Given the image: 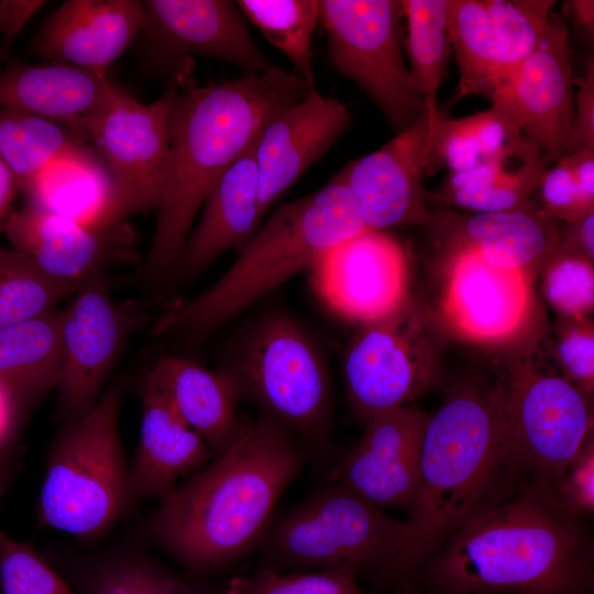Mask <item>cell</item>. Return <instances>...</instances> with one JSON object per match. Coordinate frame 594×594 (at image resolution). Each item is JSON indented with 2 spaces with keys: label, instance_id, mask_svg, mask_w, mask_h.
<instances>
[{
  "label": "cell",
  "instance_id": "obj_1",
  "mask_svg": "<svg viewBox=\"0 0 594 594\" xmlns=\"http://www.w3.org/2000/svg\"><path fill=\"white\" fill-rule=\"evenodd\" d=\"M530 479L494 382L459 385L429 415L419 490L380 590L408 587L454 534L507 501Z\"/></svg>",
  "mask_w": 594,
  "mask_h": 594
},
{
  "label": "cell",
  "instance_id": "obj_2",
  "mask_svg": "<svg viewBox=\"0 0 594 594\" xmlns=\"http://www.w3.org/2000/svg\"><path fill=\"white\" fill-rule=\"evenodd\" d=\"M310 459L267 415L243 418L235 443L163 498L145 534L187 573L206 579L256 550L277 499Z\"/></svg>",
  "mask_w": 594,
  "mask_h": 594
},
{
  "label": "cell",
  "instance_id": "obj_3",
  "mask_svg": "<svg viewBox=\"0 0 594 594\" xmlns=\"http://www.w3.org/2000/svg\"><path fill=\"white\" fill-rule=\"evenodd\" d=\"M588 519L530 479L454 534L408 587L437 594H593Z\"/></svg>",
  "mask_w": 594,
  "mask_h": 594
},
{
  "label": "cell",
  "instance_id": "obj_4",
  "mask_svg": "<svg viewBox=\"0 0 594 594\" xmlns=\"http://www.w3.org/2000/svg\"><path fill=\"white\" fill-rule=\"evenodd\" d=\"M310 88L278 65L256 75L176 89L168 114L169 167L144 284L174 280L183 248L208 194L265 122Z\"/></svg>",
  "mask_w": 594,
  "mask_h": 594
},
{
  "label": "cell",
  "instance_id": "obj_5",
  "mask_svg": "<svg viewBox=\"0 0 594 594\" xmlns=\"http://www.w3.org/2000/svg\"><path fill=\"white\" fill-rule=\"evenodd\" d=\"M369 230L338 173L320 189L278 207L228 271L198 296L167 309L153 334L207 336L285 280L310 272L339 243Z\"/></svg>",
  "mask_w": 594,
  "mask_h": 594
},
{
  "label": "cell",
  "instance_id": "obj_6",
  "mask_svg": "<svg viewBox=\"0 0 594 594\" xmlns=\"http://www.w3.org/2000/svg\"><path fill=\"white\" fill-rule=\"evenodd\" d=\"M405 532L336 480L274 513L256 547V570H340L371 579L380 590Z\"/></svg>",
  "mask_w": 594,
  "mask_h": 594
},
{
  "label": "cell",
  "instance_id": "obj_7",
  "mask_svg": "<svg viewBox=\"0 0 594 594\" xmlns=\"http://www.w3.org/2000/svg\"><path fill=\"white\" fill-rule=\"evenodd\" d=\"M121 387L113 385L54 441L38 502L42 526L94 539L135 502L119 433Z\"/></svg>",
  "mask_w": 594,
  "mask_h": 594
},
{
  "label": "cell",
  "instance_id": "obj_8",
  "mask_svg": "<svg viewBox=\"0 0 594 594\" xmlns=\"http://www.w3.org/2000/svg\"><path fill=\"white\" fill-rule=\"evenodd\" d=\"M221 370L240 398L285 427L311 459L330 460L331 380L314 343L294 320L286 316L267 319L240 360Z\"/></svg>",
  "mask_w": 594,
  "mask_h": 594
},
{
  "label": "cell",
  "instance_id": "obj_9",
  "mask_svg": "<svg viewBox=\"0 0 594 594\" xmlns=\"http://www.w3.org/2000/svg\"><path fill=\"white\" fill-rule=\"evenodd\" d=\"M550 351L524 352L494 381L512 440L530 476L557 496L561 479L593 433L590 395L561 372Z\"/></svg>",
  "mask_w": 594,
  "mask_h": 594
},
{
  "label": "cell",
  "instance_id": "obj_10",
  "mask_svg": "<svg viewBox=\"0 0 594 594\" xmlns=\"http://www.w3.org/2000/svg\"><path fill=\"white\" fill-rule=\"evenodd\" d=\"M444 345L440 317L411 296L388 317L361 326L343 361L352 413L365 424L380 413L413 405L436 383Z\"/></svg>",
  "mask_w": 594,
  "mask_h": 594
},
{
  "label": "cell",
  "instance_id": "obj_11",
  "mask_svg": "<svg viewBox=\"0 0 594 594\" xmlns=\"http://www.w3.org/2000/svg\"><path fill=\"white\" fill-rule=\"evenodd\" d=\"M329 59L382 111L395 134L426 109L405 64L403 12L395 0H318Z\"/></svg>",
  "mask_w": 594,
  "mask_h": 594
},
{
  "label": "cell",
  "instance_id": "obj_12",
  "mask_svg": "<svg viewBox=\"0 0 594 594\" xmlns=\"http://www.w3.org/2000/svg\"><path fill=\"white\" fill-rule=\"evenodd\" d=\"M146 24L142 32V63L168 86L197 85L193 57L233 64L243 76L266 73L277 65L253 41L235 1H142Z\"/></svg>",
  "mask_w": 594,
  "mask_h": 594
},
{
  "label": "cell",
  "instance_id": "obj_13",
  "mask_svg": "<svg viewBox=\"0 0 594 594\" xmlns=\"http://www.w3.org/2000/svg\"><path fill=\"white\" fill-rule=\"evenodd\" d=\"M176 89L169 85L158 99L142 103L113 85L105 105L85 124L94 150L110 170L119 224L160 207L169 167L168 114Z\"/></svg>",
  "mask_w": 594,
  "mask_h": 594
},
{
  "label": "cell",
  "instance_id": "obj_14",
  "mask_svg": "<svg viewBox=\"0 0 594 594\" xmlns=\"http://www.w3.org/2000/svg\"><path fill=\"white\" fill-rule=\"evenodd\" d=\"M58 416L66 422L88 411L129 334L140 323L135 304H118L105 273L87 278L63 308Z\"/></svg>",
  "mask_w": 594,
  "mask_h": 594
},
{
  "label": "cell",
  "instance_id": "obj_15",
  "mask_svg": "<svg viewBox=\"0 0 594 594\" xmlns=\"http://www.w3.org/2000/svg\"><path fill=\"white\" fill-rule=\"evenodd\" d=\"M410 267L403 243L369 230L329 250L310 271L319 298L360 327L382 320L410 298Z\"/></svg>",
  "mask_w": 594,
  "mask_h": 594
},
{
  "label": "cell",
  "instance_id": "obj_16",
  "mask_svg": "<svg viewBox=\"0 0 594 594\" xmlns=\"http://www.w3.org/2000/svg\"><path fill=\"white\" fill-rule=\"evenodd\" d=\"M441 298V321L476 343H502L526 326L532 305L531 274L488 262L453 240Z\"/></svg>",
  "mask_w": 594,
  "mask_h": 594
},
{
  "label": "cell",
  "instance_id": "obj_17",
  "mask_svg": "<svg viewBox=\"0 0 594 594\" xmlns=\"http://www.w3.org/2000/svg\"><path fill=\"white\" fill-rule=\"evenodd\" d=\"M439 114L426 107L407 129L339 172L370 229L433 224L424 175L432 121Z\"/></svg>",
  "mask_w": 594,
  "mask_h": 594
},
{
  "label": "cell",
  "instance_id": "obj_18",
  "mask_svg": "<svg viewBox=\"0 0 594 594\" xmlns=\"http://www.w3.org/2000/svg\"><path fill=\"white\" fill-rule=\"evenodd\" d=\"M429 415L409 405L369 419L332 480L375 507L410 510L419 490L421 447Z\"/></svg>",
  "mask_w": 594,
  "mask_h": 594
},
{
  "label": "cell",
  "instance_id": "obj_19",
  "mask_svg": "<svg viewBox=\"0 0 594 594\" xmlns=\"http://www.w3.org/2000/svg\"><path fill=\"white\" fill-rule=\"evenodd\" d=\"M340 100L310 89L300 100L273 114L254 141L258 204L264 216L351 127Z\"/></svg>",
  "mask_w": 594,
  "mask_h": 594
},
{
  "label": "cell",
  "instance_id": "obj_20",
  "mask_svg": "<svg viewBox=\"0 0 594 594\" xmlns=\"http://www.w3.org/2000/svg\"><path fill=\"white\" fill-rule=\"evenodd\" d=\"M568 38L565 23L551 14L535 51L506 86L494 90L508 98L524 136L550 161L566 155L573 122L575 96Z\"/></svg>",
  "mask_w": 594,
  "mask_h": 594
},
{
  "label": "cell",
  "instance_id": "obj_21",
  "mask_svg": "<svg viewBox=\"0 0 594 594\" xmlns=\"http://www.w3.org/2000/svg\"><path fill=\"white\" fill-rule=\"evenodd\" d=\"M123 226L97 231L25 205L10 213L2 233L48 276L84 283L107 266L129 261L130 233Z\"/></svg>",
  "mask_w": 594,
  "mask_h": 594
},
{
  "label": "cell",
  "instance_id": "obj_22",
  "mask_svg": "<svg viewBox=\"0 0 594 594\" xmlns=\"http://www.w3.org/2000/svg\"><path fill=\"white\" fill-rule=\"evenodd\" d=\"M145 24L142 1L70 0L44 20L30 51L47 62L106 72Z\"/></svg>",
  "mask_w": 594,
  "mask_h": 594
},
{
  "label": "cell",
  "instance_id": "obj_23",
  "mask_svg": "<svg viewBox=\"0 0 594 594\" xmlns=\"http://www.w3.org/2000/svg\"><path fill=\"white\" fill-rule=\"evenodd\" d=\"M262 219L253 142L208 194L183 248L173 283L189 284L223 253L243 250Z\"/></svg>",
  "mask_w": 594,
  "mask_h": 594
},
{
  "label": "cell",
  "instance_id": "obj_24",
  "mask_svg": "<svg viewBox=\"0 0 594 594\" xmlns=\"http://www.w3.org/2000/svg\"><path fill=\"white\" fill-rule=\"evenodd\" d=\"M147 378L205 440L215 459L235 443L243 424L238 413L241 398L222 370L211 371L189 358L162 354Z\"/></svg>",
  "mask_w": 594,
  "mask_h": 594
},
{
  "label": "cell",
  "instance_id": "obj_25",
  "mask_svg": "<svg viewBox=\"0 0 594 594\" xmlns=\"http://www.w3.org/2000/svg\"><path fill=\"white\" fill-rule=\"evenodd\" d=\"M112 87L106 72L9 59L0 72V109L35 113L85 130Z\"/></svg>",
  "mask_w": 594,
  "mask_h": 594
},
{
  "label": "cell",
  "instance_id": "obj_26",
  "mask_svg": "<svg viewBox=\"0 0 594 594\" xmlns=\"http://www.w3.org/2000/svg\"><path fill=\"white\" fill-rule=\"evenodd\" d=\"M140 441L130 466L134 501L158 497L177 488V481L210 461L205 440L187 426L146 377L141 389Z\"/></svg>",
  "mask_w": 594,
  "mask_h": 594
},
{
  "label": "cell",
  "instance_id": "obj_27",
  "mask_svg": "<svg viewBox=\"0 0 594 594\" xmlns=\"http://www.w3.org/2000/svg\"><path fill=\"white\" fill-rule=\"evenodd\" d=\"M26 205L72 219L89 229L120 227L114 216L110 170L87 144L76 146L45 165L22 189Z\"/></svg>",
  "mask_w": 594,
  "mask_h": 594
},
{
  "label": "cell",
  "instance_id": "obj_28",
  "mask_svg": "<svg viewBox=\"0 0 594 594\" xmlns=\"http://www.w3.org/2000/svg\"><path fill=\"white\" fill-rule=\"evenodd\" d=\"M551 162L526 136L512 150L473 169L449 173L427 200L471 213L513 211L527 207Z\"/></svg>",
  "mask_w": 594,
  "mask_h": 594
},
{
  "label": "cell",
  "instance_id": "obj_29",
  "mask_svg": "<svg viewBox=\"0 0 594 594\" xmlns=\"http://www.w3.org/2000/svg\"><path fill=\"white\" fill-rule=\"evenodd\" d=\"M560 234L556 219L532 200L518 210L463 217L452 239L475 248L492 264L531 274L557 249Z\"/></svg>",
  "mask_w": 594,
  "mask_h": 594
},
{
  "label": "cell",
  "instance_id": "obj_30",
  "mask_svg": "<svg viewBox=\"0 0 594 594\" xmlns=\"http://www.w3.org/2000/svg\"><path fill=\"white\" fill-rule=\"evenodd\" d=\"M59 572L78 594H220L206 579L130 549L74 557Z\"/></svg>",
  "mask_w": 594,
  "mask_h": 594
},
{
  "label": "cell",
  "instance_id": "obj_31",
  "mask_svg": "<svg viewBox=\"0 0 594 594\" xmlns=\"http://www.w3.org/2000/svg\"><path fill=\"white\" fill-rule=\"evenodd\" d=\"M64 309L0 330V380L32 406L58 387Z\"/></svg>",
  "mask_w": 594,
  "mask_h": 594
},
{
  "label": "cell",
  "instance_id": "obj_32",
  "mask_svg": "<svg viewBox=\"0 0 594 594\" xmlns=\"http://www.w3.org/2000/svg\"><path fill=\"white\" fill-rule=\"evenodd\" d=\"M519 140L515 121L495 105L460 119L439 114L432 121L425 172L435 173L443 164L450 173L473 169L509 151Z\"/></svg>",
  "mask_w": 594,
  "mask_h": 594
},
{
  "label": "cell",
  "instance_id": "obj_33",
  "mask_svg": "<svg viewBox=\"0 0 594 594\" xmlns=\"http://www.w3.org/2000/svg\"><path fill=\"white\" fill-rule=\"evenodd\" d=\"M88 140L85 130L72 124L0 109V157L12 170L20 190L55 157Z\"/></svg>",
  "mask_w": 594,
  "mask_h": 594
},
{
  "label": "cell",
  "instance_id": "obj_34",
  "mask_svg": "<svg viewBox=\"0 0 594 594\" xmlns=\"http://www.w3.org/2000/svg\"><path fill=\"white\" fill-rule=\"evenodd\" d=\"M449 0L399 1L407 21L403 40L409 72L426 107L438 112L437 94L447 77L452 53L448 33Z\"/></svg>",
  "mask_w": 594,
  "mask_h": 594
},
{
  "label": "cell",
  "instance_id": "obj_35",
  "mask_svg": "<svg viewBox=\"0 0 594 594\" xmlns=\"http://www.w3.org/2000/svg\"><path fill=\"white\" fill-rule=\"evenodd\" d=\"M250 21L292 63L294 74L315 86L312 37L320 23L318 0H239Z\"/></svg>",
  "mask_w": 594,
  "mask_h": 594
},
{
  "label": "cell",
  "instance_id": "obj_36",
  "mask_svg": "<svg viewBox=\"0 0 594 594\" xmlns=\"http://www.w3.org/2000/svg\"><path fill=\"white\" fill-rule=\"evenodd\" d=\"M448 33L460 74L454 101L472 95L491 98L496 48L484 1L449 0Z\"/></svg>",
  "mask_w": 594,
  "mask_h": 594
},
{
  "label": "cell",
  "instance_id": "obj_37",
  "mask_svg": "<svg viewBox=\"0 0 594 594\" xmlns=\"http://www.w3.org/2000/svg\"><path fill=\"white\" fill-rule=\"evenodd\" d=\"M81 284L55 279L23 253L0 248V330L56 309Z\"/></svg>",
  "mask_w": 594,
  "mask_h": 594
},
{
  "label": "cell",
  "instance_id": "obj_38",
  "mask_svg": "<svg viewBox=\"0 0 594 594\" xmlns=\"http://www.w3.org/2000/svg\"><path fill=\"white\" fill-rule=\"evenodd\" d=\"M496 48L494 90L506 86L539 44L552 0H484ZM494 92V91H493Z\"/></svg>",
  "mask_w": 594,
  "mask_h": 594
},
{
  "label": "cell",
  "instance_id": "obj_39",
  "mask_svg": "<svg viewBox=\"0 0 594 594\" xmlns=\"http://www.w3.org/2000/svg\"><path fill=\"white\" fill-rule=\"evenodd\" d=\"M541 270L544 298L558 316L590 319L594 308L593 261L560 241Z\"/></svg>",
  "mask_w": 594,
  "mask_h": 594
},
{
  "label": "cell",
  "instance_id": "obj_40",
  "mask_svg": "<svg viewBox=\"0 0 594 594\" xmlns=\"http://www.w3.org/2000/svg\"><path fill=\"white\" fill-rule=\"evenodd\" d=\"M220 594H363L359 576L340 570H255L218 586Z\"/></svg>",
  "mask_w": 594,
  "mask_h": 594
},
{
  "label": "cell",
  "instance_id": "obj_41",
  "mask_svg": "<svg viewBox=\"0 0 594 594\" xmlns=\"http://www.w3.org/2000/svg\"><path fill=\"white\" fill-rule=\"evenodd\" d=\"M1 594H78L66 578L34 548L0 527Z\"/></svg>",
  "mask_w": 594,
  "mask_h": 594
},
{
  "label": "cell",
  "instance_id": "obj_42",
  "mask_svg": "<svg viewBox=\"0 0 594 594\" xmlns=\"http://www.w3.org/2000/svg\"><path fill=\"white\" fill-rule=\"evenodd\" d=\"M554 356L563 375L581 392L594 388V329L590 319L559 317Z\"/></svg>",
  "mask_w": 594,
  "mask_h": 594
},
{
  "label": "cell",
  "instance_id": "obj_43",
  "mask_svg": "<svg viewBox=\"0 0 594 594\" xmlns=\"http://www.w3.org/2000/svg\"><path fill=\"white\" fill-rule=\"evenodd\" d=\"M538 189L541 207L556 220L569 224L594 211V188L580 183L560 160L547 170Z\"/></svg>",
  "mask_w": 594,
  "mask_h": 594
},
{
  "label": "cell",
  "instance_id": "obj_44",
  "mask_svg": "<svg viewBox=\"0 0 594 594\" xmlns=\"http://www.w3.org/2000/svg\"><path fill=\"white\" fill-rule=\"evenodd\" d=\"M557 497L570 513L590 518L594 512V437H587L569 463Z\"/></svg>",
  "mask_w": 594,
  "mask_h": 594
},
{
  "label": "cell",
  "instance_id": "obj_45",
  "mask_svg": "<svg viewBox=\"0 0 594 594\" xmlns=\"http://www.w3.org/2000/svg\"><path fill=\"white\" fill-rule=\"evenodd\" d=\"M580 151H594V63L590 59L585 76L574 99L572 129L566 155Z\"/></svg>",
  "mask_w": 594,
  "mask_h": 594
},
{
  "label": "cell",
  "instance_id": "obj_46",
  "mask_svg": "<svg viewBox=\"0 0 594 594\" xmlns=\"http://www.w3.org/2000/svg\"><path fill=\"white\" fill-rule=\"evenodd\" d=\"M32 405L0 380V461L9 460Z\"/></svg>",
  "mask_w": 594,
  "mask_h": 594
},
{
  "label": "cell",
  "instance_id": "obj_47",
  "mask_svg": "<svg viewBox=\"0 0 594 594\" xmlns=\"http://www.w3.org/2000/svg\"><path fill=\"white\" fill-rule=\"evenodd\" d=\"M45 1L0 0V62H6L15 38Z\"/></svg>",
  "mask_w": 594,
  "mask_h": 594
},
{
  "label": "cell",
  "instance_id": "obj_48",
  "mask_svg": "<svg viewBox=\"0 0 594 594\" xmlns=\"http://www.w3.org/2000/svg\"><path fill=\"white\" fill-rule=\"evenodd\" d=\"M560 241L587 258H594V211L576 222L569 223Z\"/></svg>",
  "mask_w": 594,
  "mask_h": 594
},
{
  "label": "cell",
  "instance_id": "obj_49",
  "mask_svg": "<svg viewBox=\"0 0 594 594\" xmlns=\"http://www.w3.org/2000/svg\"><path fill=\"white\" fill-rule=\"evenodd\" d=\"M18 189L12 170L0 157V224L6 223L13 211L12 204Z\"/></svg>",
  "mask_w": 594,
  "mask_h": 594
},
{
  "label": "cell",
  "instance_id": "obj_50",
  "mask_svg": "<svg viewBox=\"0 0 594 594\" xmlns=\"http://www.w3.org/2000/svg\"><path fill=\"white\" fill-rule=\"evenodd\" d=\"M571 6L574 10L576 22H579L591 35L594 31V1L573 0Z\"/></svg>",
  "mask_w": 594,
  "mask_h": 594
},
{
  "label": "cell",
  "instance_id": "obj_51",
  "mask_svg": "<svg viewBox=\"0 0 594 594\" xmlns=\"http://www.w3.org/2000/svg\"><path fill=\"white\" fill-rule=\"evenodd\" d=\"M10 475L9 460L0 461V501L10 481Z\"/></svg>",
  "mask_w": 594,
  "mask_h": 594
},
{
  "label": "cell",
  "instance_id": "obj_52",
  "mask_svg": "<svg viewBox=\"0 0 594 594\" xmlns=\"http://www.w3.org/2000/svg\"><path fill=\"white\" fill-rule=\"evenodd\" d=\"M395 594H432L430 592L421 591L415 587H406L399 591H396Z\"/></svg>",
  "mask_w": 594,
  "mask_h": 594
},
{
  "label": "cell",
  "instance_id": "obj_53",
  "mask_svg": "<svg viewBox=\"0 0 594 594\" xmlns=\"http://www.w3.org/2000/svg\"><path fill=\"white\" fill-rule=\"evenodd\" d=\"M4 223L0 224V234L3 232Z\"/></svg>",
  "mask_w": 594,
  "mask_h": 594
},
{
  "label": "cell",
  "instance_id": "obj_54",
  "mask_svg": "<svg viewBox=\"0 0 594 594\" xmlns=\"http://www.w3.org/2000/svg\"><path fill=\"white\" fill-rule=\"evenodd\" d=\"M432 594H437V593H432ZM461 594H481V593H461Z\"/></svg>",
  "mask_w": 594,
  "mask_h": 594
}]
</instances>
